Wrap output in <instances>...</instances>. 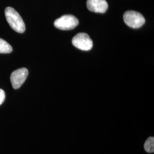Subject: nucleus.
<instances>
[{"instance_id": "nucleus-1", "label": "nucleus", "mask_w": 154, "mask_h": 154, "mask_svg": "<svg viewBox=\"0 0 154 154\" xmlns=\"http://www.w3.org/2000/svg\"><path fill=\"white\" fill-rule=\"evenodd\" d=\"M5 14L8 23L14 31L19 33H23L25 31V24L22 17L14 8L7 7L5 10Z\"/></svg>"}, {"instance_id": "nucleus-2", "label": "nucleus", "mask_w": 154, "mask_h": 154, "mask_svg": "<svg viewBox=\"0 0 154 154\" xmlns=\"http://www.w3.org/2000/svg\"><path fill=\"white\" fill-rule=\"evenodd\" d=\"M123 20L127 26L134 29L142 27L146 21L142 14L133 11H126L123 15Z\"/></svg>"}, {"instance_id": "nucleus-3", "label": "nucleus", "mask_w": 154, "mask_h": 154, "mask_svg": "<svg viewBox=\"0 0 154 154\" xmlns=\"http://www.w3.org/2000/svg\"><path fill=\"white\" fill-rule=\"evenodd\" d=\"M78 23L79 21L75 17L72 15H64L57 19L54 25L58 29L69 30L77 27Z\"/></svg>"}, {"instance_id": "nucleus-4", "label": "nucleus", "mask_w": 154, "mask_h": 154, "mask_svg": "<svg viewBox=\"0 0 154 154\" xmlns=\"http://www.w3.org/2000/svg\"><path fill=\"white\" fill-rule=\"evenodd\" d=\"M72 44L78 49L83 51L91 49L93 46V41L88 34L83 33H78L74 36L72 39Z\"/></svg>"}, {"instance_id": "nucleus-5", "label": "nucleus", "mask_w": 154, "mask_h": 154, "mask_svg": "<svg viewBox=\"0 0 154 154\" xmlns=\"http://www.w3.org/2000/svg\"><path fill=\"white\" fill-rule=\"evenodd\" d=\"M29 74L28 70L26 68H21L14 71L11 75V81L13 88H20L23 83L25 82Z\"/></svg>"}, {"instance_id": "nucleus-6", "label": "nucleus", "mask_w": 154, "mask_h": 154, "mask_svg": "<svg viewBox=\"0 0 154 154\" xmlns=\"http://www.w3.org/2000/svg\"><path fill=\"white\" fill-rule=\"evenodd\" d=\"M108 4L106 0H88L87 8L90 11L105 13L108 9Z\"/></svg>"}, {"instance_id": "nucleus-7", "label": "nucleus", "mask_w": 154, "mask_h": 154, "mask_svg": "<svg viewBox=\"0 0 154 154\" xmlns=\"http://www.w3.org/2000/svg\"><path fill=\"white\" fill-rule=\"evenodd\" d=\"M13 51L11 45L3 39L0 38V53L8 54Z\"/></svg>"}, {"instance_id": "nucleus-8", "label": "nucleus", "mask_w": 154, "mask_h": 154, "mask_svg": "<svg viewBox=\"0 0 154 154\" xmlns=\"http://www.w3.org/2000/svg\"><path fill=\"white\" fill-rule=\"evenodd\" d=\"M144 148L149 153H153L154 152V138L153 137H149L145 142Z\"/></svg>"}, {"instance_id": "nucleus-9", "label": "nucleus", "mask_w": 154, "mask_h": 154, "mask_svg": "<svg viewBox=\"0 0 154 154\" xmlns=\"http://www.w3.org/2000/svg\"><path fill=\"white\" fill-rule=\"evenodd\" d=\"M5 99V93L2 89L0 88V105H2Z\"/></svg>"}]
</instances>
